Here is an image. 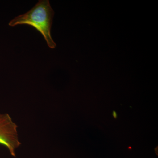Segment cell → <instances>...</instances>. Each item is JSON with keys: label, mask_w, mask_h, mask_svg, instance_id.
Here are the masks:
<instances>
[{"label": "cell", "mask_w": 158, "mask_h": 158, "mask_svg": "<svg viewBox=\"0 0 158 158\" xmlns=\"http://www.w3.org/2000/svg\"><path fill=\"white\" fill-rule=\"evenodd\" d=\"M54 11L48 0H40L30 11L15 17L9 23L13 27L18 25H28L35 28L42 34L49 48L56 47V43L51 36Z\"/></svg>", "instance_id": "6da1fadb"}, {"label": "cell", "mask_w": 158, "mask_h": 158, "mask_svg": "<svg viewBox=\"0 0 158 158\" xmlns=\"http://www.w3.org/2000/svg\"><path fill=\"white\" fill-rule=\"evenodd\" d=\"M113 117L115 118H117V114L116 113V111H113Z\"/></svg>", "instance_id": "3957f363"}, {"label": "cell", "mask_w": 158, "mask_h": 158, "mask_svg": "<svg viewBox=\"0 0 158 158\" xmlns=\"http://www.w3.org/2000/svg\"><path fill=\"white\" fill-rule=\"evenodd\" d=\"M18 126L9 114L0 113V144L8 149L12 156H16V150L21 144Z\"/></svg>", "instance_id": "7a4b0ae2"}]
</instances>
